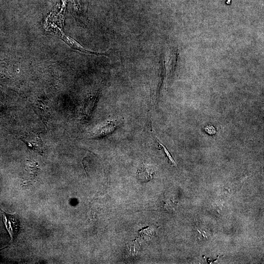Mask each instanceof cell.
I'll return each instance as SVG.
<instances>
[{
    "label": "cell",
    "instance_id": "cell-6",
    "mask_svg": "<svg viewBox=\"0 0 264 264\" xmlns=\"http://www.w3.org/2000/svg\"><path fill=\"white\" fill-rule=\"evenodd\" d=\"M158 142L159 145H161L163 147V148L166 154L168 156L169 159L171 161V162H172V163L174 165H176V162L174 161V159H173V158L172 157V156L168 152V151L166 149V148L163 145H162L159 141H158Z\"/></svg>",
    "mask_w": 264,
    "mask_h": 264
},
{
    "label": "cell",
    "instance_id": "cell-1",
    "mask_svg": "<svg viewBox=\"0 0 264 264\" xmlns=\"http://www.w3.org/2000/svg\"><path fill=\"white\" fill-rule=\"evenodd\" d=\"M0 212L2 215V220L10 235L11 240L14 242L18 235L20 228V221L18 216L16 213L14 214L7 213L0 208Z\"/></svg>",
    "mask_w": 264,
    "mask_h": 264
},
{
    "label": "cell",
    "instance_id": "cell-3",
    "mask_svg": "<svg viewBox=\"0 0 264 264\" xmlns=\"http://www.w3.org/2000/svg\"><path fill=\"white\" fill-rule=\"evenodd\" d=\"M58 34L59 35V36L62 38L63 40H64L69 45H70L72 48L75 49L79 50L81 51L88 52V50H87L84 47H83L77 42H76L75 41H74L72 39L66 36L65 35L63 34V33H61H61H58Z\"/></svg>",
    "mask_w": 264,
    "mask_h": 264
},
{
    "label": "cell",
    "instance_id": "cell-5",
    "mask_svg": "<svg viewBox=\"0 0 264 264\" xmlns=\"http://www.w3.org/2000/svg\"><path fill=\"white\" fill-rule=\"evenodd\" d=\"M204 130L207 133L211 135L215 134L216 132L215 128L213 126L211 125L207 126L205 128Z\"/></svg>",
    "mask_w": 264,
    "mask_h": 264
},
{
    "label": "cell",
    "instance_id": "cell-4",
    "mask_svg": "<svg viewBox=\"0 0 264 264\" xmlns=\"http://www.w3.org/2000/svg\"><path fill=\"white\" fill-rule=\"evenodd\" d=\"M116 127V123L113 121H110L106 123L105 125L102 126L97 130V133L98 135H106L111 132Z\"/></svg>",
    "mask_w": 264,
    "mask_h": 264
},
{
    "label": "cell",
    "instance_id": "cell-2",
    "mask_svg": "<svg viewBox=\"0 0 264 264\" xmlns=\"http://www.w3.org/2000/svg\"><path fill=\"white\" fill-rule=\"evenodd\" d=\"M154 173V170L152 167L143 164L137 171V177L140 181L146 182L152 178Z\"/></svg>",
    "mask_w": 264,
    "mask_h": 264
}]
</instances>
